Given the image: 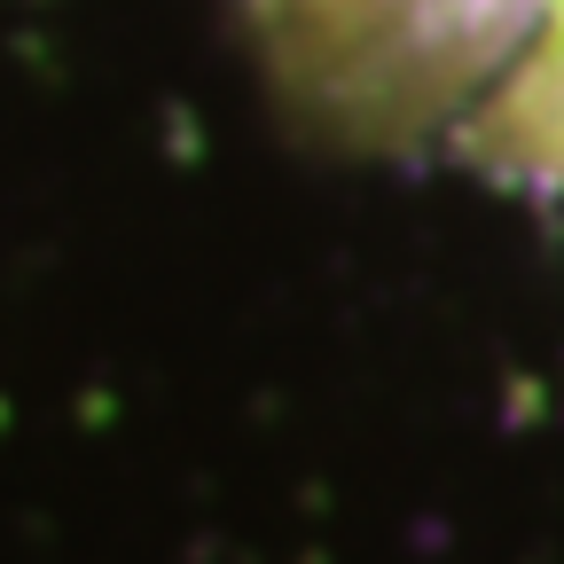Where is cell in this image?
Returning a JSON list of instances; mask_svg holds the SVG:
<instances>
[{"label": "cell", "instance_id": "cell-1", "mask_svg": "<svg viewBox=\"0 0 564 564\" xmlns=\"http://www.w3.org/2000/svg\"><path fill=\"white\" fill-rule=\"evenodd\" d=\"M541 17L549 0H251L274 95L352 150H400L502 87Z\"/></svg>", "mask_w": 564, "mask_h": 564}, {"label": "cell", "instance_id": "cell-2", "mask_svg": "<svg viewBox=\"0 0 564 564\" xmlns=\"http://www.w3.org/2000/svg\"><path fill=\"white\" fill-rule=\"evenodd\" d=\"M470 150L518 181L564 188V0H549V17L510 63V79L486 95Z\"/></svg>", "mask_w": 564, "mask_h": 564}]
</instances>
